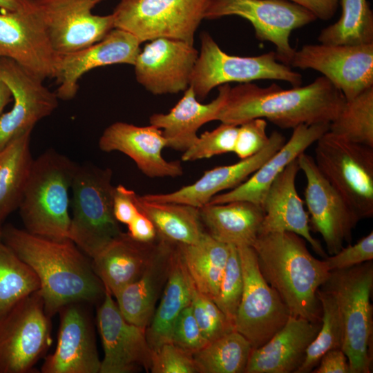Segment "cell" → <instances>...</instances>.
I'll use <instances>...</instances> for the list:
<instances>
[{"label": "cell", "mask_w": 373, "mask_h": 373, "mask_svg": "<svg viewBox=\"0 0 373 373\" xmlns=\"http://www.w3.org/2000/svg\"><path fill=\"white\" fill-rule=\"evenodd\" d=\"M1 239L37 275L50 318L68 304L103 298L105 289L90 258L70 239L47 238L11 225L2 227Z\"/></svg>", "instance_id": "obj_1"}, {"label": "cell", "mask_w": 373, "mask_h": 373, "mask_svg": "<svg viewBox=\"0 0 373 373\" xmlns=\"http://www.w3.org/2000/svg\"><path fill=\"white\" fill-rule=\"evenodd\" d=\"M345 101L323 76L287 90L274 83L267 87L242 83L230 88L216 120L239 126L262 118L281 128L294 129L301 124H330Z\"/></svg>", "instance_id": "obj_2"}, {"label": "cell", "mask_w": 373, "mask_h": 373, "mask_svg": "<svg viewBox=\"0 0 373 373\" xmlns=\"http://www.w3.org/2000/svg\"><path fill=\"white\" fill-rule=\"evenodd\" d=\"M252 247L261 274L291 315L321 323L317 291L330 273L324 260L311 254L304 238L288 231L260 234Z\"/></svg>", "instance_id": "obj_3"}, {"label": "cell", "mask_w": 373, "mask_h": 373, "mask_svg": "<svg viewBox=\"0 0 373 373\" xmlns=\"http://www.w3.org/2000/svg\"><path fill=\"white\" fill-rule=\"evenodd\" d=\"M77 166L52 149L34 159L18 208L27 231L50 239H69V190Z\"/></svg>", "instance_id": "obj_4"}, {"label": "cell", "mask_w": 373, "mask_h": 373, "mask_svg": "<svg viewBox=\"0 0 373 373\" xmlns=\"http://www.w3.org/2000/svg\"><path fill=\"white\" fill-rule=\"evenodd\" d=\"M112 171L78 165L73 178L68 238L90 259L122 233L113 213Z\"/></svg>", "instance_id": "obj_5"}, {"label": "cell", "mask_w": 373, "mask_h": 373, "mask_svg": "<svg viewBox=\"0 0 373 373\" xmlns=\"http://www.w3.org/2000/svg\"><path fill=\"white\" fill-rule=\"evenodd\" d=\"M372 261L348 269L331 271L328 278L320 287L334 297L338 307L344 327L341 350L347 357L350 373L372 372Z\"/></svg>", "instance_id": "obj_6"}, {"label": "cell", "mask_w": 373, "mask_h": 373, "mask_svg": "<svg viewBox=\"0 0 373 373\" xmlns=\"http://www.w3.org/2000/svg\"><path fill=\"white\" fill-rule=\"evenodd\" d=\"M314 162L359 218L373 216V148L329 131L316 142Z\"/></svg>", "instance_id": "obj_7"}, {"label": "cell", "mask_w": 373, "mask_h": 373, "mask_svg": "<svg viewBox=\"0 0 373 373\" xmlns=\"http://www.w3.org/2000/svg\"><path fill=\"white\" fill-rule=\"evenodd\" d=\"M200 39V50L189 86L199 101L204 99L213 88L229 82L278 80L294 87L302 84L301 75L280 62L275 52L252 57L229 55L209 33H202Z\"/></svg>", "instance_id": "obj_8"}, {"label": "cell", "mask_w": 373, "mask_h": 373, "mask_svg": "<svg viewBox=\"0 0 373 373\" xmlns=\"http://www.w3.org/2000/svg\"><path fill=\"white\" fill-rule=\"evenodd\" d=\"M209 0H120L112 15L114 28L140 43L169 38L193 44Z\"/></svg>", "instance_id": "obj_9"}, {"label": "cell", "mask_w": 373, "mask_h": 373, "mask_svg": "<svg viewBox=\"0 0 373 373\" xmlns=\"http://www.w3.org/2000/svg\"><path fill=\"white\" fill-rule=\"evenodd\" d=\"M50 317L37 291L0 318V373H26L50 343Z\"/></svg>", "instance_id": "obj_10"}, {"label": "cell", "mask_w": 373, "mask_h": 373, "mask_svg": "<svg viewBox=\"0 0 373 373\" xmlns=\"http://www.w3.org/2000/svg\"><path fill=\"white\" fill-rule=\"evenodd\" d=\"M236 15L249 21L256 37L272 43L277 59L289 66L295 49L291 32L317 19L305 8L285 0H209L204 19Z\"/></svg>", "instance_id": "obj_11"}, {"label": "cell", "mask_w": 373, "mask_h": 373, "mask_svg": "<svg viewBox=\"0 0 373 373\" xmlns=\"http://www.w3.org/2000/svg\"><path fill=\"white\" fill-rule=\"evenodd\" d=\"M243 290L234 321L235 330L252 349L267 342L286 323L291 314L278 292L261 274L252 247H238Z\"/></svg>", "instance_id": "obj_12"}, {"label": "cell", "mask_w": 373, "mask_h": 373, "mask_svg": "<svg viewBox=\"0 0 373 373\" xmlns=\"http://www.w3.org/2000/svg\"><path fill=\"white\" fill-rule=\"evenodd\" d=\"M0 57L15 61L43 80L55 77L59 54L35 0H23L18 9L0 13Z\"/></svg>", "instance_id": "obj_13"}, {"label": "cell", "mask_w": 373, "mask_h": 373, "mask_svg": "<svg viewBox=\"0 0 373 373\" xmlns=\"http://www.w3.org/2000/svg\"><path fill=\"white\" fill-rule=\"evenodd\" d=\"M289 66L321 73L350 100L373 87V43L304 45Z\"/></svg>", "instance_id": "obj_14"}, {"label": "cell", "mask_w": 373, "mask_h": 373, "mask_svg": "<svg viewBox=\"0 0 373 373\" xmlns=\"http://www.w3.org/2000/svg\"><path fill=\"white\" fill-rule=\"evenodd\" d=\"M297 159L307 181L304 195L310 229L321 235L328 254L333 255L345 242L350 243L361 219L323 175L314 157L304 152Z\"/></svg>", "instance_id": "obj_15"}, {"label": "cell", "mask_w": 373, "mask_h": 373, "mask_svg": "<svg viewBox=\"0 0 373 373\" xmlns=\"http://www.w3.org/2000/svg\"><path fill=\"white\" fill-rule=\"evenodd\" d=\"M0 79L10 88L14 104L0 115V151L15 139L31 133L35 124L58 106L56 93L44 80L15 61L0 57Z\"/></svg>", "instance_id": "obj_16"}, {"label": "cell", "mask_w": 373, "mask_h": 373, "mask_svg": "<svg viewBox=\"0 0 373 373\" xmlns=\"http://www.w3.org/2000/svg\"><path fill=\"white\" fill-rule=\"evenodd\" d=\"M104 0H35L46 32L58 54L76 51L102 39L114 28L113 15L93 9Z\"/></svg>", "instance_id": "obj_17"}, {"label": "cell", "mask_w": 373, "mask_h": 373, "mask_svg": "<svg viewBox=\"0 0 373 373\" xmlns=\"http://www.w3.org/2000/svg\"><path fill=\"white\" fill-rule=\"evenodd\" d=\"M104 349L99 373H131L150 370L152 350L146 329L128 322L113 295L105 289L97 313Z\"/></svg>", "instance_id": "obj_18"}, {"label": "cell", "mask_w": 373, "mask_h": 373, "mask_svg": "<svg viewBox=\"0 0 373 373\" xmlns=\"http://www.w3.org/2000/svg\"><path fill=\"white\" fill-rule=\"evenodd\" d=\"M198 53L193 44L183 41L162 37L149 41L133 65L136 79L154 95L185 91Z\"/></svg>", "instance_id": "obj_19"}, {"label": "cell", "mask_w": 373, "mask_h": 373, "mask_svg": "<svg viewBox=\"0 0 373 373\" xmlns=\"http://www.w3.org/2000/svg\"><path fill=\"white\" fill-rule=\"evenodd\" d=\"M140 42L131 33L112 29L100 41L65 54H59L55 77L56 95L62 100L74 98L78 81L86 73L95 68L112 64L134 65L140 52Z\"/></svg>", "instance_id": "obj_20"}, {"label": "cell", "mask_w": 373, "mask_h": 373, "mask_svg": "<svg viewBox=\"0 0 373 373\" xmlns=\"http://www.w3.org/2000/svg\"><path fill=\"white\" fill-rule=\"evenodd\" d=\"M82 303H70L59 311L57 346L45 359L43 373H99L93 326Z\"/></svg>", "instance_id": "obj_21"}, {"label": "cell", "mask_w": 373, "mask_h": 373, "mask_svg": "<svg viewBox=\"0 0 373 373\" xmlns=\"http://www.w3.org/2000/svg\"><path fill=\"white\" fill-rule=\"evenodd\" d=\"M167 142L161 129L150 124L138 126L117 122L102 133L98 142L104 152L119 151L131 158L139 170L149 178H176L183 174L179 161H167L162 155Z\"/></svg>", "instance_id": "obj_22"}, {"label": "cell", "mask_w": 373, "mask_h": 373, "mask_svg": "<svg viewBox=\"0 0 373 373\" xmlns=\"http://www.w3.org/2000/svg\"><path fill=\"white\" fill-rule=\"evenodd\" d=\"M285 142V137L280 133L274 131L269 135L267 144L251 157L207 171L193 184L175 191L146 194L142 197L149 201L181 203L200 208L219 192L233 189L245 182Z\"/></svg>", "instance_id": "obj_23"}, {"label": "cell", "mask_w": 373, "mask_h": 373, "mask_svg": "<svg viewBox=\"0 0 373 373\" xmlns=\"http://www.w3.org/2000/svg\"><path fill=\"white\" fill-rule=\"evenodd\" d=\"M297 158L277 176L267 191L262 204L264 216L259 235L280 231L294 233L325 258L327 255L321 244L311 234L309 215L296 190V178L300 171Z\"/></svg>", "instance_id": "obj_24"}, {"label": "cell", "mask_w": 373, "mask_h": 373, "mask_svg": "<svg viewBox=\"0 0 373 373\" xmlns=\"http://www.w3.org/2000/svg\"><path fill=\"white\" fill-rule=\"evenodd\" d=\"M329 128L327 123L301 124L294 128L288 141L245 182L228 192L214 195L207 204L244 200L262 207L267 191L277 176Z\"/></svg>", "instance_id": "obj_25"}, {"label": "cell", "mask_w": 373, "mask_h": 373, "mask_svg": "<svg viewBox=\"0 0 373 373\" xmlns=\"http://www.w3.org/2000/svg\"><path fill=\"white\" fill-rule=\"evenodd\" d=\"M321 323L290 315L267 342L252 349L245 373H296Z\"/></svg>", "instance_id": "obj_26"}, {"label": "cell", "mask_w": 373, "mask_h": 373, "mask_svg": "<svg viewBox=\"0 0 373 373\" xmlns=\"http://www.w3.org/2000/svg\"><path fill=\"white\" fill-rule=\"evenodd\" d=\"M173 246L159 238L156 249L140 277L114 296L121 314L130 323L144 329L149 326L168 278Z\"/></svg>", "instance_id": "obj_27"}, {"label": "cell", "mask_w": 373, "mask_h": 373, "mask_svg": "<svg viewBox=\"0 0 373 373\" xmlns=\"http://www.w3.org/2000/svg\"><path fill=\"white\" fill-rule=\"evenodd\" d=\"M230 88L229 84L218 86L217 97L208 104H202L189 86L169 113L153 114L149 123L162 130L167 142L166 147L184 152L198 138V129L203 124L216 120Z\"/></svg>", "instance_id": "obj_28"}, {"label": "cell", "mask_w": 373, "mask_h": 373, "mask_svg": "<svg viewBox=\"0 0 373 373\" xmlns=\"http://www.w3.org/2000/svg\"><path fill=\"white\" fill-rule=\"evenodd\" d=\"M158 238L144 243L122 232L92 258L95 273L113 297L140 277L156 249Z\"/></svg>", "instance_id": "obj_29"}, {"label": "cell", "mask_w": 373, "mask_h": 373, "mask_svg": "<svg viewBox=\"0 0 373 373\" xmlns=\"http://www.w3.org/2000/svg\"><path fill=\"white\" fill-rule=\"evenodd\" d=\"M203 225L216 240L235 247H252L263 220L262 207L244 200L207 204L199 208Z\"/></svg>", "instance_id": "obj_30"}, {"label": "cell", "mask_w": 373, "mask_h": 373, "mask_svg": "<svg viewBox=\"0 0 373 373\" xmlns=\"http://www.w3.org/2000/svg\"><path fill=\"white\" fill-rule=\"evenodd\" d=\"M195 286L174 244L169 271L157 308L146 329L152 350L171 342L175 323L182 311L191 304Z\"/></svg>", "instance_id": "obj_31"}, {"label": "cell", "mask_w": 373, "mask_h": 373, "mask_svg": "<svg viewBox=\"0 0 373 373\" xmlns=\"http://www.w3.org/2000/svg\"><path fill=\"white\" fill-rule=\"evenodd\" d=\"M175 245L195 289L213 299L224 272L230 245L216 240L207 231L194 243Z\"/></svg>", "instance_id": "obj_32"}, {"label": "cell", "mask_w": 373, "mask_h": 373, "mask_svg": "<svg viewBox=\"0 0 373 373\" xmlns=\"http://www.w3.org/2000/svg\"><path fill=\"white\" fill-rule=\"evenodd\" d=\"M135 203L139 211L153 222L158 237L171 243H194L205 231L199 208L181 203L149 201L137 194Z\"/></svg>", "instance_id": "obj_33"}, {"label": "cell", "mask_w": 373, "mask_h": 373, "mask_svg": "<svg viewBox=\"0 0 373 373\" xmlns=\"http://www.w3.org/2000/svg\"><path fill=\"white\" fill-rule=\"evenodd\" d=\"M30 137L31 133L24 134L0 151V229L24 193L34 160Z\"/></svg>", "instance_id": "obj_34"}, {"label": "cell", "mask_w": 373, "mask_h": 373, "mask_svg": "<svg viewBox=\"0 0 373 373\" xmlns=\"http://www.w3.org/2000/svg\"><path fill=\"white\" fill-rule=\"evenodd\" d=\"M252 350L249 341L232 330L193 354L198 373H245Z\"/></svg>", "instance_id": "obj_35"}, {"label": "cell", "mask_w": 373, "mask_h": 373, "mask_svg": "<svg viewBox=\"0 0 373 373\" xmlns=\"http://www.w3.org/2000/svg\"><path fill=\"white\" fill-rule=\"evenodd\" d=\"M341 15L333 24L323 28L318 40L321 44L360 45L373 43V12L367 0H340Z\"/></svg>", "instance_id": "obj_36"}, {"label": "cell", "mask_w": 373, "mask_h": 373, "mask_svg": "<svg viewBox=\"0 0 373 373\" xmlns=\"http://www.w3.org/2000/svg\"><path fill=\"white\" fill-rule=\"evenodd\" d=\"M39 287V280L35 272L1 239L0 318Z\"/></svg>", "instance_id": "obj_37"}, {"label": "cell", "mask_w": 373, "mask_h": 373, "mask_svg": "<svg viewBox=\"0 0 373 373\" xmlns=\"http://www.w3.org/2000/svg\"><path fill=\"white\" fill-rule=\"evenodd\" d=\"M329 131L345 140L373 148V87L346 100Z\"/></svg>", "instance_id": "obj_38"}, {"label": "cell", "mask_w": 373, "mask_h": 373, "mask_svg": "<svg viewBox=\"0 0 373 373\" xmlns=\"http://www.w3.org/2000/svg\"><path fill=\"white\" fill-rule=\"evenodd\" d=\"M317 295L322 310L321 327L296 373L312 372L325 353L343 347L344 327L337 303L331 294L321 288Z\"/></svg>", "instance_id": "obj_39"}, {"label": "cell", "mask_w": 373, "mask_h": 373, "mask_svg": "<svg viewBox=\"0 0 373 373\" xmlns=\"http://www.w3.org/2000/svg\"><path fill=\"white\" fill-rule=\"evenodd\" d=\"M242 290L243 279L238 249L230 245L224 272L213 300L233 326Z\"/></svg>", "instance_id": "obj_40"}, {"label": "cell", "mask_w": 373, "mask_h": 373, "mask_svg": "<svg viewBox=\"0 0 373 373\" xmlns=\"http://www.w3.org/2000/svg\"><path fill=\"white\" fill-rule=\"evenodd\" d=\"M238 126L221 122L215 129L198 136L183 152L181 160L192 162L233 152Z\"/></svg>", "instance_id": "obj_41"}, {"label": "cell", "mask_w": 373, "mask_h": 373, "mask_svg": "<svg viewBox=\"0 0 373 373\" xmlns=\"http://www.w3.org/2000/svg\"><path fill=\"white\" fill-rule=\"evenodd\" d=\"M191 305L198 325L209 343L235 329L213 300L198 291L195 287Z\"/></svg>", "instance_id": "obj_42"}, {"label": "cell", "mask_w": 373, "mask_h": 373, "mask_svg": "<svg viewBox=\"0 0 373 373\" xmlns=\"http://www.w3.org/2000/svg\"><path fill=\"white\" fill-rule=\"evenodd\" d=\"M152 373H198L193 354L171 342L152 350Z\"/></svg>", "instance_id": "obj_43"}, {"label": "cell", "mask_w": 373, "mask_h": 373, "mask_svg": "<svg viewBox=\"0 0 373 373\" xmlns=\"http://www.w3.org/2000/svg\"><path fill=\"white\" fill-rule=\"evenodd\" d=\"M267 121L262 118L248 120L238 126L233 153L240 160L254 155L269 142Z\"/></svg>", "instance_id": "obj_44"}, {"label": "cell", "mask_w": 373, "mask_h": 373, "mask_svg": "<svg viewBox=\"0 0 373 373\" xmlns=\"http://www.w3.org/2000/svg\"><path fill=\"white\" fill-rule=\"evenodd\" d=\"M171 342L192 354L209 343L198 325L191 304L182 311L177 318L172 330Z\"/></svg>", "instance_id": "obj_45"}, {"label": "cell", "mask_w": 373, "mask_h": 373, "mask_svg": "<svg viewBox=\"0 0 373 373\" xmlns=\"http://www.w3.org/2000/svg\"><path fill=\"white\" fill-rule=\"evenodd\" d=\"M373 259V232H370L355 244L350 243L338 252L323 258L327 269H344L371 261Z\"/></svg>", "instance_id": "obj_46"}, {"label": "cell", "mask_w": 373, "mask_h": 373, "mask_svg": "<svg viewBox=\"0 0 373 373\" xmlns=\"http://www.w3.org/2000/svg\"><path fill=\"white\" fill-rule=\"evenodd\" d=\"M135 192L123 185L115 188L113 197V213L119 223L128 224L139 213L135 203Z\"/></svg>", "instance_id": "obj_47"}, {"label": "cell", "mask_w": 373, "mask_h": 373, "mask_svg": "<svg viewBox=\"0 0 373 373\" xmlns=\"http://www.w3.org/2000/svg\"><path fill=\"white\" fill-rule=\"evenodd\" d=\"M127 226L128 235L138 242L151 243L158 238V233L153 222L140 211Z\"/></svg>", "instance_id": "obj_48"}, {"label": "cell", "mask_w": 373, "mask_h": 373, "mask_svg": "<svg viewBox=\"0 0 373 373\" xmlns=\"http://www.w3.org/2000/svg\"><path fill=\"white\" fill-rule=\"evenodd\" d=\"M313 373H350L348 359L341 349L332 350L321 358Z\"/></svg>", "instance_id": "obj_49"}, {"label": "cell", "mask_w": 373, "mask_h": 373, "mask_svg": "<svg viewBox=\"0 0 373 373\" xmlns=\"http://www.w3.org/2000/svg\"><path fill=\"white\" fill-rule=\"evenodd\" d=\"M295 3L314 15L316 19L327 21L332 19L338 7L340 0H285Z\"/></svg>", "instance_id": "obj_50"}, {"label": "cell", "mask_w": 373, "mask_h": 373, "mask_svg": "<svg viewBox=\"0 0 373 373\" xmlns=\"http://www.w3.org/2000/svg\"><path fill=\"white\" fill-rule=\"evenodd\" d=\"M12 99L11 91L8 86L0 79V115L4 107Z\"/></svg>", "instance_id": "obj_51"}, {"label": "cell", "mask_w": 373, "mask_h": 373, "mask_svg": "<svg viewBox=\"0 0 373 373\" xmlns=\"http://www.w3.org/2000/svg\"><path fill=\"white\" fill-rule=\"evenodd\" d=\"M23 0H0V9L5 11H12L18 9Z\"/></svg>", "instance_id": "obj_52"}, {"label": "cell", "mask_w": 373, "mask_h": 373, "mask_svg": "<svg viewBox=\"0 0 373 373\" xmlns=\"http://www.w3.org/2000/svg\"><path fill=\"white\" fill-rule=\"evenodd\" d=\"M1 229H0V240H1Z\"/></svg>", "instance_id": "obj_53"}]
</instances>
